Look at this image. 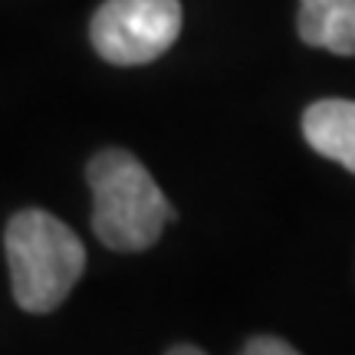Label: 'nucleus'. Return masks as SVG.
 <instances>
[{
	"label": "nucleus",
	"instance_id": "obj_6",
	"mask_svg": "<svg viewBox=\"0 0 355 355\" xmlns=\"http://www.w3.org/2000/svg\"><path fill=\"white\" fill-rule=\"evenodd\" d=\"M241 355H300L290 343H283L277 336H254L250 343L241 349Z\"/></svg>",
	"mask_w": 355,
	"mask_h": 355
},
{
	"label": "nucleus",
	"instance_id": "obj_5",
	"mask_svg": "<svg viewBox=\"0 0 355 355\" xmlns=\"http://www.w3.org/2000/svg\"><path fill=\"white\" fill-rule=\"evenodd\" d=\"M300 40L336 56H355V0H300Z\"/></svg>",
	"mask_w": 355,
	"mask_h": 355
},
{
	"label": "nucleus",
	"instance_id": "obj_4",
	"mask_svg": "<svg viewBox=\"0 0 355 355\" xmlns=\"http://www.w3.org/2000/svg\"><path fill=\"white\" fill-rule=\"evenodd\" d=\"M303 135L309 148L355 175V102L319 99L303 112Z\"/></svg>",
	"mask_w": 355,
	"mask_h": 355
},
{
	"label": "nucleus",
	"instance_id": "obj_2",
	"mask_svg": "<svg viewBox=\"0 0 355 355\" xmlns=\"http://www.w3.org/2000/svg\"><path fill=\"white\" fill-rule=\"evenodd\" d=\"M3 247L10 263L13 300L26 313H53L86 270L83 241L60 217L37 207L10 217Z\"/></svg>",
	"mask_w": 355,
	"mask_h": 355
},
{
	"label": "nucleus",
	"instance_id": "obj_1",
	"mask_svg": "<svg viewBox=\"0 0 355 355\" xmlns=\"http://www.w3.org/2000/svg\"><path fill=\"white\" fill-rule=\"evenodd\" d=\"M86 181L92 188V230L109 250H148L175 220L165 191L132 152H99L89 162Z\"/></svg>",
	"mask_w": 355,
	"mask_h": 355
},
{
	"label": "nucleus",
	"instance_id": "obj_3",
	"mask_svg": "<svg viewBox=\"0 0 355 355\" xmlns=\"http://www.w3.org/2000/svg\"><path fill=\"white\" fill-rule=\"evenodd\" d=\"M178 0H105L89 26L92 46L112 66H145L175 46L181 33Z\"/></svg>",
	"mask_w": 355,
	"mask_h": 355
},
{
	"label": "nucleus",
	"instance_id": "obj_7",
	"mask_svg": "<svg viewBox=\"0 0 355 355\" xmlns=\"http://www.w3.org/2000/svg\"><path fill=\"white\" fill-rule=\"evenodd\" d=\"M168 355H207V352L194 349V345H175V349H168Z\"/></svg>",
	"mask_w": 355,
	"mask_h": 355
}]
</instances>
